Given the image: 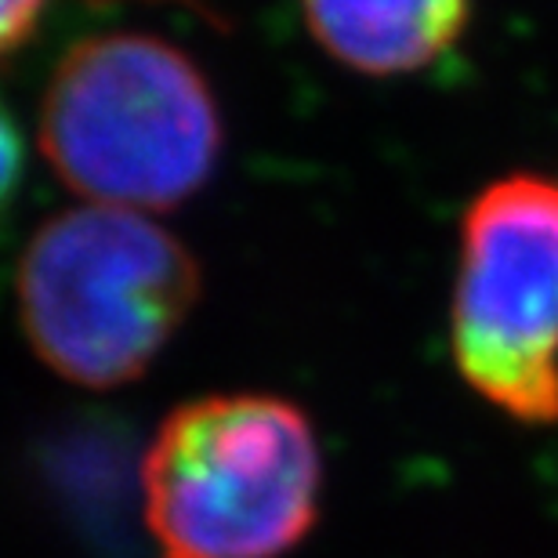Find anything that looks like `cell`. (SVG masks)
<instances>
[{
	"instance_id": "5b68a950",
	"label": "cell",
	"mask_w": 558,
	"mask_h": 558,
	"mask_svg": "<svg viewBox=\"0 0 558 558\" xmlns=\"http://www.w3.org/2000/svg\"><path fill=\"white\" fill-rule=\"evenodd\" d=\"M301 11L333 62L363 76H407L453 51L472 0H301Z\"/></svg>"
},
{
	"instance_id": "52a82bcc",
	"label": "cell",
	"mask_w": 558,
	"mask_h": 558,
	"mask_svg": "<svg viewBox=\"0 0 558 558\" xmlns=\"http://www.w3.org/2000/svg\"><path fill=\"white\" fill-rule=\"evenodd\" d=\"M44 0H0V54L15 51L37 29Z\"/></svg>"
},
{
	"instance_id": "8992f818",
	"label": "cell",
	"mask_w": 558,
	"mask_h": 558,
	"mask_svg": "<svg viewBox=\"0 0 558 558\" xmlns=\"http://www.w3.org/2000/svg\"><path fill=\"white\" fill-rule=\"evenodd\" d=\"M22 167H26V153H22V135L11 120L8 106L0 102V210L8 207V199L15 196L22 182Z\"/></svg>"
},
{
	"instance_id": "277c9868",
	"label": "cell",
	"mask_w": 558,
	"mask_h": 558,
	"mask_svg": "<svg viewBox=\"0 0 558 558\" xmlns=\"http://www.w3.org/2000/svg\"><path fill=\"white\" fill-rule=\"evenodd\" d=\"M450 352L472 392L526 428L558 424V182L508 174L464 210Z\"/></svg>"
},
{
	"instance_id": "ba28073f",
	"label": "cell",
	"mask_w": 558,
	"mask_h": 558,
	"mask_svg": "<svg viewBox=\"0 0 558 558\" xmlns=\"http://www.w3.org/2000/svg\"><path fill=\"white\" fill-rule=\"evenodd\" d=\"M145 4H174V8L196 11V15H199V19H207V22H221L218 8H210V0H145Z\"/></svg>"
},
{
	"instance_id": "7a4b0ae2",
	"label": "cell",
	"mask_w": 558,
	"mask_h": 558,
	"mask_svg": "<svg viewBox=\"0 0 558 558\" xmlns=\"http://www.w3.org/2000/svg\"><path fill=\"white\" fill-rule=\"evenodd\" d=\"M207 76L149 33L87 37L54 65L40 106L51 171L92 204L171 210L193 199L221 156Z\"/></svg>"
},
{
	"instance_id": "6da1fadb",
	"label": "cell",
	"mask_w": 558,
	"mask_h": 558,
	"mask_svg": "<svg viewBox=\"0 0 558 558\" xmlns=\"http://www.w3.org/2000/svg\"><path fill=\"white\" fill-rule=\"evenodd\" d=\"M323 453L308 414L265 392L171 410L142 457L156 558H283L319 519Z\"/></svg>"
},
{
	"instance_id": "3957f363",
	"label": "cell",
	"mask_w": 558,
	"mask_h": 558,
	"mask_svg": "<svg viewBox=\"0 0 558 558\" xmlns=\"http://www.w3.org/2000/svg\"><path fill=\"white\" fill-rule=\"evenodd\" d=\"M15 294L22 333L51 374L120 388L182 330L199 298V265L142 210L87 204L33 232Z\"/></svg>"
}]
</instances>
